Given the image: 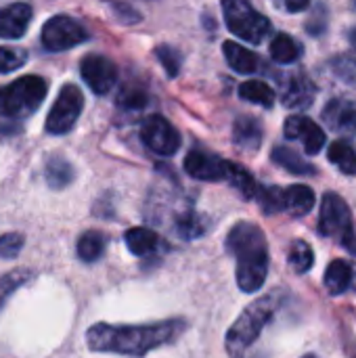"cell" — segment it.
<instances>
[{
    "label": "cell",
    "instance_id": "cell-29",
    "mask_svg": "<svg viewBox=\"0 0 356 358\" xmlns=\"http://www.w3.org/2000/svg\"><path fill=\"white\" fill-rule=\"evenodd\" d=\"M313 262H315V254L311 250V245L302 239L294 241L292 243V250H290V266L298 273V275H304L313 268Z\"/></svg>",
    "mask_w": 356,
    "mask_h": 358
},
{
    "label": "cell",
    "instance_id": "cell-32",
    "mask_svg": "<svg viewBox=\"0 0 356 358\" xmlns=\"http://www.w3.org/2000/svg\"><path fill=\"white\" fill-rule=\"evenodd\" d=\"M27 61V52L15 46H0V73H10L23 67Z\"/></svg>",
    "mask_w": 356,
    "mask_h": 358
},
{
    "label": "cell",
    "instance_id": "cell-18",
    "mask_svg": "<svg viewBox=\"0 0 356 358\" xmlns=\"http://www.w3.org/2000/svg\"><path fill=\"white\" fill-rule=\"evenodd\" d=\"M315 206V193L306 185H294L287 191H283V210L292 216L300 218L306 216Z\"/></svg>",
    "mask_w": 356,
    "mask_h": 358
},
{
    "label": "cell",
    "instance_id": "cell-4",
    "mask_svg": "<svg viewBox=\"0 0 356 358\" xmlns=\"http://www.w3.org/2000/svg\"><path fill=\"white\" fill-rule=\"evenodd\" d=\"M48 92L46 80L40 76H23L0 88V115L27 117L34 113Z\"/></svg>",
    "mask_w": 356,
    "mask_h": 358
},
{
    "label": "cell",
    "instance_id": "cell-12",
    "mask_svg": "<svg viewBox=\"0 0 356 358\" xmlns=\"http://www.w3.org/2000/svg\"><path fill=\"white\" fill-rule=\"evenodd\" d=\"M185 170L195 180L216 182V180L227 178V159L195 149L185 157Z\"/></svg>",
    "mask_w": 356,
    "mask_h": 358
},
{
    "label": "cell",
    "instance_id": "cell-11",
    "mask_svg": "<svg viewBox=\"0 0 356 358\" xmlns=\"http://www.w3.org/2000/svg\"><path fill=\"white\" fill-rule=\"evenodd\" d=\"M283 132L292 141H300L304 145V151L308 155H317L325 147V132L321 130L319 124L304 115H292L285 120Z\"/></svg>",
    "mask_w": 356,
    "mask_h": 358
},
{
    "label": "cell",
    "instance_id": "cell-35",
    "mask_svg": "<svg viewBox=\"0 0 356 358\" xmlns=\"http://www.w3.org/2000/svg\"><path fill=\"white\" fill-rule=\"evenodd\" d=\"M23 248V235L8 233L0 237V258H15Z\"/></svg>",
    "mask_w": 356,
    "mask_h": 358
},
{
    "label": "cell",
    "instance_id": "cell-38",
    "mask_svg": "<svg viewBox=\"0 0 356 358\" xmlns=\"http://www.w3.org/2000/svg\"><path fill=\"white\" fill-rule=\"evenodd\" d=\"M348 40H350V44L356 48V25L350 29V31H348Z\"/></svg>",
    "mask_w": 356,
    "mask_h": 358
},
{
    "label": "cell",
    "instance_id": "cell-30",
    "mask_svg": "<svg viewBox=\"0 0 356 358\" xmlns=\"http://www.w3.org/2000/svg\"><path fill=\"white\" fill-rule=\"evenodd\" d=\"M31 277H34V273L27 268H17V271L6 273L4 277H0V310L4 306V302L10 298V294L15 289H19L21 285H25Z\"/></svg>",
    "mask_w": 356,
    "mask_h": 358
},
{
    "label": "cell",
    "instance_id": "cell-9",
    "mask_svg": "<svg viewBox=\"0 0 356 358\" xmlns=\"http://www.w3.org/2000/svg\"><path fill=\"white\" fill-rule=\"evenodd\" d=\"M141 141L143 145L157 153V155H174L180 147V134L178 130L162 115L149 117L141 128Z\"/></svg>",
    "mask_w": 356,
    "mask_h": 358
},
{
    "label": "cell",
    "instance_id": "cell-23",
    "mask_svg": "<svg viewBox=\"0 0 356 358\" xmlns=\"http://www.w3.org/2000/svg\"><path fill=\"white\" fill-rule=\"evenodd\" d=\"M327 159L332 164H336L342 174H348V176L356 174V151L350 143H346V141L332 143L329 151H327Z\"/></svg>",
    "mask_w": 356,
    "mask_h": 358
},
{
    "label": "cell",
    "instance_id": "cell-6",
    "mask_svg": "<svg viewBox=\"0 0 356 358\" xmlns=\"http://www.w3.org/2000/svg\"><path fill=\"white\" fill-rule=\"evenodd\" d=\"M84 107V94L78 86L73 84H65L46 117V132L61 136L65 132H69L76 124V120L80 117Z\"/></svg>",
    "mask_w": 356,
    "mask_h": 358
},
{
    "label": "cell",
    "instance_id": "cell-5",
    "mask_svg": "<svg viewBox=\"0 0 356 358\" xmlns=\"http://www.w3.org/2000/svg\"><path fill=\"white\" fill-rule=\"evenodd\" d=\"M227 27L250 44H260L271 34V21L258 13L250 0H222Z\"/></svg>",
    "mask_w": 356,
    "mask_h": 358
},
{
    "label": "cell",
    "instance_id": "cell-33",
    "mask_svg": "<svg viewBox=\"0 0 356 358\" xmlns=\"http://www.w3.org/2000/svg\"><path fill=\"white\" fill-rule=\"evenodd\" d=\"M155 55H157L159 63L164 65V69H166V73H168L170 78L178 76V71H180V55H178L174 48L162 44V46L155 48Z\"/></svg>",
    "mask_w": 356,
    "mask_h": 358
},
{
    "label": "cell",
    "instance_id": "cell-7",
    "mask_svg": "<svg viewBox=\"0 0 356 358\" xmlns=\"http://www.w3.org/2000/svg\"><path fill=\"white\" fill-rule=\"evenodd\" d=\"M319 233L323 237H336L342 243L355 233L353 214L348 203L338 193H325L319 216Z\"/></svg>",
    "mask_w": 356,
    "mask_h": 358
},
{
    "label": "cell",
    "instance_id": "cell-28",
    "mask_svg": "<svg viewBox=\"0 0 356 358\" xmlns=\"http://www.w3.org/2000/svg\"><path fill=\"white\" fill-rule=\"evenodd\" d=\"M208 229V222L204 216H199L197 212L189 210L185 214H180L176 218V233L180 239H195V237H201Z\"/></svg>",
    "mask_w": 356,
    "mask_h": 358
},
{
    "label": "cell",
    "instance_id": "cell-26",
    "mask_svg": "<svg viewBox=\"0 0 356 358\" xmlns=\"http://www.w3.org/2000/svg\"><path fill=\"white\" fill-rule=\"evenodd\" d=\"M225 180H229L245 199H254L256 197L258 185H256L254 176L245 168H241V166H237L233 162H227V178Z\"/></svg>",
    "mask_w": 356,
    "mask_h": 358
},
{
    "label": "cell",
    "instance_id": "cell-21",
    "mask_svg": "<svg viewBox=\"0 0 356 358\" xmlns=\"http://www.w3.org/2000/svg\"><path fill=\"white\" fill-rule=\"evenodd\" d=\"M273 162L281 168H285L287 172L292 174H298V176H308V174H315V166H311L306 159H302L294 149L290 147H275L273 149Z\"/></svg>",
    "mask_w": 356,
    "mask_h": 358
},
{
    "label": "cell",
    "instance_id": "cell-34",
    "mask_svg": "<svg viewBox=\"0 0 356 358\" xmlns=\"http://www.w3.org/2000/svg\"><path fill=\"white\" fill-rule=\"evenodd\" d=\"M109 8H111L113 17H115L120 23H124V25H132V23H138V21H141L138 10H136V8H132V6H130V4H126V2L111 0V2H109Z\"/></svg>",
    "mask_w": 356,
    "mask_h": 358
},
{
    "label": "cell",
    "instance_id": "cell-13",
    "mask_svg": "<svg viewBox=\"0 0 356 358\" xmlns=\"http://www.w3.org/2000/svg\"><path fill=\"white\" fill-rule=\"evenodd\" d=\"M323 120L329 126V130L346 136L356 134V107L344 99L329 101L323 109Z\"/></svg>",
    "mask_w": 356,
    "mask_h": 358
},
{
    "label": "cell",
    "instance_id": "cell-3",
    "mask_svg": "<svg viewBox=\"0 0 356 358\" xmlns=\"http://www.w3.org/2000/svg\"><path fill=\"white\" fill-rule=\"evenodd\" d=\"M281 304H283V294L281 292H273L269 296H262V298L254 300L241 313V317L233 323V327L227 334V352H229V357L254 358V348H256L262 331L275 319Z\"/></svg>",
    "mask_w": 356,
    "mask_h": 358
},
{
    "label": "cell",
    "instance_id": "cell-19",
    "mask_svg": "<svg viewBox=\"0 0 356 358\" xmlns=\"http://www.w3.org/2000/svg\"><path fill=\"white\" fill-rule=\"evenodd\" d=\"M126 245L134 256L145 258V256H151V254L157 252V248L162 245V239L151 229H141L138 227V229H130L126 233Z\"/></svg>",
    "mask_w": 356,
    "mask_h": 358
},
{
    "label": "cell",
    "instance_id": "cell-17",
    "mask_svg": "<svg viewBox=\"0 0 356 358\" xmlns=\"http://www.w3.org/2000/svg\"><path fill=\"white\" fill-rule=\"evenodd\" d=\"M313 99H315L313 84L304 76H292L290 82L285 84V90H283V103H285V107L304 109V107H308L313 103Z\"/></svg>",
    "mask_w": 356,
    "mask_h": 358
},
{
    "label": "cell",
    "instance_id": "cell-15",
    "mask_svg": "<svg viewBox=\"0 0 356 358\" xmlns=\"http://www.w3.org/2000/svg\"><path fill=\"white\" fill-rule=\"evenodd\" d=\"M262 138H264V132H262V126H260V122L256 117L241 115V117L235 120V124H233V143L241 151H248V153L258 151V147L262 145Z\"/></svg>",
    "mask_w": 356,
    "mask_h": 358
},
{
    "label": "cell",
    "instance_id": "cell-37",
    "mask_svg": "<svg viewBox=\"0 0 356 358\" xmlns=\"http://www.w3.org/2000/svg\"><path fill=\"white\" fill-rule=\"evenodd\" d=\"M283 2L290 13H300L304 8H308V4H311V0H283Z\"/></svg>",
    "mask_w": 356,
    "mask_h": 358
},
{
    "label": "cell",
    "instance_id": "cell-10",
    "mask_svg": "<svg viewBox=\"0 0 356 358\" xmlns=\"http://www.w3.org/2000/svg\"><path fill=\"white\" fill-rule=\"evenodd\" d=\"M82 78L94 94H107L118 84V67L103 55H88L82 59Z\"/></svg>",
    "mask_w": 356,
    "mask_h": 358
},
{
    "label": "cell",
    "instance_id": "cell-2",
    "mask_svg": "<svg viewBox=\"0 0 356 358\" xmlns=\"http://www.w3.org/2000/svg\"><path fill=\"white\" fill-rule=\"evenodd\" d=\"M227 250L237 260V285L241 292H258L269 273V245L264 233L252 222H237L227 235Z\"/></svg>",
    "mask_w": 356,
    "mask_h": 358
},
{
    "label": "cell",
    "instance_id": "cell-31",
    "mask_svg": "<svg viewBox=\"0 0 356 358\" xmlns=\"http://www.w3.org/2000/svg\"><path fill=\"white\" fill-rule=\"evenodd\" d=\"M256 199L264 214H277L283 212V191L279 187H258Z\"/></svg>",
    "mask_w": 356,
    "mask_h": 358
},
{
    "label": "cell",
    "instance_id": "cell-27",
    "mask_svg": "<svg viewBox=\"0 0 356 358\" xmlns=\"http://www.w3.org/2000/svg\"><path fill=\"white\" fill-rule=\"evenodd\" d=\"M44 176H46L48 187H52V189H65L73 180V168L63 157H50L46 162Z\"/></svg>",
    "mask_w": 356,
    "mask_h": 358
},
{
    "label": "cell",
    "instance_id": "cell-8",
    "mask_svg": "<svg viewBox=\"0 0 356 358\" xmlns=\"http://www.w3.org/2000/svg\"><path fill=\"white\" fill-rule=\"evenodd\" d=\"M84 40H88V31L67 15H57L48 19L42 27V44L46 50L52 52L67 50L71 46L82 44Z\"/></svg>",
    "mask_w": 356,
    "mask_h": 358
},
{
    "label": "cell",
    "instance_id": "cell-20",
    "mask_svg": "<svg viewBox=\"0 0 356 358\" xmlns=\"http://www.w3.org/2000/svg\"><path fill=\"white\" fill-rule=\"evenodd\" d=\"M353 283V266L346 260H334L325 271V287L332 296H342Z\"/></svg>",
    "mask_w": 356,
    "mask_h": 358
},
{
    "label": "cell",
    "instance_id": "cell-40",
    "mask_svg": "<svg viewBox=\"0 0 356 358\" xmlns=\"http://www.w3.org/2000/svg\"><path fill=\"white\" fill-rule=\"evenodd\" d=\"M304 358H315V357H304Z\"/></svg>",
    "mask_w": 356,
    "mask_h": 358
},
{
    "label": "cell",
    "instance_id": "cell-14",
    "mask_svg": "<svg viewBox=\"0 0 356 358\" xmlns=\"http://www.w3.org/2000/svg\"><path fill=\"white\" fill-rule=\"evenodd\" d=\"M31 21V6L25 2L8 4L0 10V38L17 40L21 38Z\"/></svg>",
    "mask_w": 356,
    "mask_h": 358
},
{
    "label": "cell",
    "instance_id": "cell-16",
    "mask_svg": "<svg viewBox=\"0 0 356 358\" xmlns=\"http://www.w3.org/2000/svg\"><path fill=\"white\" fill-rule=\"evenodd\" d=\"M225 50V59L227 63L237 71V73H243V76H250V73H256L260 69V59L256 52L248 50L245 46L237 44V42H225L222 46Z\"/></svg>",
    "mask_w": 356,
    "mask_h": 358
},
{
    "label": "cell",
    "instance_id": "cell-39",
    "mask_svg": "<svg viewBox=\"0 0 356 358\" xmlns=\"http://www.w3.org/2000/svg\"><path fill=\"white\" fill-rule=\"evenodd\" d=\"M350 4H353V8H355V10H356V0H353V2H350Z\"/></svg>",
    "mask_w": 356,
    "mask_h": 358
},
{
    "label": "cell",
    "instance_id": "cell-24",
    "mask_svg": "<svg viewBox=\"0 0 356 358\" xmlns=\"http://www.w3.org/2000/svg\"><path fill=\"white\" fill-rule=\"evenodd\" d=\"M107 237L99 231H86L78 241V256L84 262H97L105 254Z\"/></svg>",
    "mask_w": 356,
    "mask_h": 358
},
{
    "label": "cell",
    "instance_id": "cell-1",
    "mask_svg": "<svg viewBox=\"0 0 356 358\" xmlns=\"http://www.w3.org/2000/svg\"><path fill=\"white\" fill-rule=\"evenodd\" d=\"M187 331V321L168 319L149 325H107L97 323L86 334L92 352H115L124 357L143 358L151 350L174 344Z\"/></svg>",
    "mask_w": 356,
    "mask_h": 358
},
{
    "label": "cell",
    "instance_id": "cell-36",
    "mask_svg": "<svg viewBox=\"0 0 356 358\" xmlns=\"http://www.w3.org/2000/svg\"><path fill=\"white\" fill-rule=\"evenodd\" d=\"M122 105L136 109V107L147 105V96H145V94H141V92H132V94H128V96H124V99H122Z\"/></svg>",
    "mask_w": 356,
    "mask_h": 358
},
{
    "label": "cell",
    "instance_id": "cell-25",
    "mask_svg": "<svg viewBox=\"0 0 356 358\" xmlns=\"http://www.w3.org/2000/svg\"><path fill=\"white\" fill-rule=\"evenodd\" d=\"M271 57L281 65H290L300 59V44L287 34H277L271 42Z\"/></svg>",
    "mask_w": 356,
    "mask_h": 358
},
{
    "label": "cell",
    "instance_id": "cell-22",
    "mask_svg": "<svg viewBox=\"0 0 356 358\" xmlns=\"http://www.w3.org/2000/svg\"><path fill=\"white\" fill-rule=\"evenodd\" d=\"M239 96L248 103L262 105V107H273L275 105V90L262 82V80H248L239 86Z\"/></svg>",
    "mask_w": 356,
    "mask_h": 358
}]
</instances>
